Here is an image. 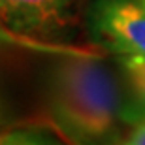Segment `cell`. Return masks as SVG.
Here are the masks:
<instances>
[{
    "mask_svg": "<svg viewBox=\"0 0 145 145\" xmlns=\"http://www.w3.org/2000/svg\"><path fill=\"white\" fill-rule=\"evenodd\" d=\"M123 100V87L102 55L55 57L47 74V106L53 124L70 141H111Z\"/></svg>",
    "mask_w": 145,
    "mask_h": 145,
    "instance_id": "1",
    "label": "cell"
},
{
    "mask_svg": "<svg viewBox=\"0 0 145 145\" xmlns=\"http://www.w3.org/2000/svg\"><path fill=\"white\" fill-rule=\"evenodd\" d=\"M89 36L113 55H145V4L141 0H92L87 11Z\"/></svg>",
    "mask_w": 145,
    "mask_h": 145,
    "instance_id": "2",
    "label": "cell"
},
{
    "mask_svg": "<svg viewBox=\"0 0 145 145\" xmlns=\"http://www.w3.org/2000/svg\"><path fill=\"white\" fill-rule=\"evenodd\" d=\"M77 0H0V19L11 30L55 42L75 21Z\"/></svg>",
    "mask_w": 145,
    "mask_h": 145,
    "instance_id": "3",
    "label": "cell"
},
{
    "mask_svg": "<svg viewBox=\"0 0 145 145\" xmlns=\"http://www.w3.org/2000/svg\"><path fill=\"white\" fill-rule=\"evenodd\" d=\"M117 62L123 72L124 91L121 123L134 126L145 119V55H117Z\"/></svg>",
    "mask_w": 145,
    "mask_h": 145,
    "instance_id": "4",
    "label": "cell"
},
{
    "mask_svg": "<svg viewBox=\"0 0 145 145\" xmlns=\"http://www.w3.org/2000/svg\"><path fill=\"white\" fill-rule=\"evenodd\" d=\"M0 45L25 49V51H32V53L51 55V57H59V55H102L96 47H77V45L49 42V40H40V38L15 32L10 27H6L2 19H0Z\"/></svg>",
    "mask_w": 145,
    "mask_h": 145,
    "instance_id": "5",
    "label": "cell"
},
{
    "mask_svg": "<svg viewBox=\"0 0 145 145\" xmlns=\"http://www.w3.org/2000/svg\"><path fill=\"white\" fill-rule=\"evenodd\" d=\"M121 143H126V145H145V119L140 121V123H136L132 126L126 138L121 140Z\"/></svg>",
    "mask_w": 145,
    "mask_h": 145,
    "instance_id": "6",
    "label": "cell"
},
{
    "mask_svg": "<svg viewBox=\"0 0 145 145\" xmlns=\"http://www.w3.org/2000/svg\"><path fill=\"white\" fill-rule=\"evenodd\" d=\"M4 124H8V109L0 100V126H4Z\"/></svg>",
    "mask_w": 145,
    "mask_h": 145,
    "instance_id": "7",
    "label": "cell"
},
{
    "mask_svg": "<svg viewBox=\"0 0 145 145\" xmlns=\"http://www.w3.org/2000/svg\"><path fill=\"white\" fill-rule=\"evenodd\" d=\"M141 2H143V4H145V0H141Z\"/></svg>",
    "mask_w": 145,
    "mask_h": 145,
    "instance_id": "8",
    "label": "cell"
}]
</instances>
